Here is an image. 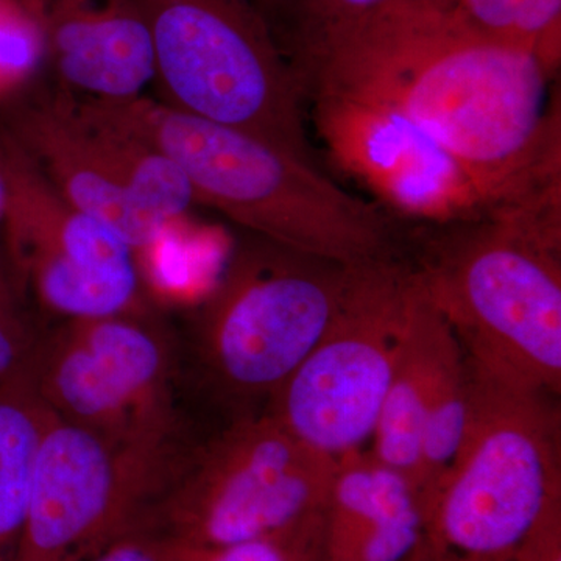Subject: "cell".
<instances>
[{
	"mask_svg": "<svg viewBox=\"0 0 561 561\" xmlns=\"http://www.w3.org/2000/svg\"><path fill=\"white\" fill-rule=\"evenodd\" d=\"M311 99L332 160L368 187L387 214L416 225L485 216V201L471 176L400 113L339 95Z\"/></svg>",
	"mask_w": 561,
	"mask_h": 561,
	"instance_id": "obj_12",
	"label": "cell"
},
{
	"mask_svg": "<svg viewBox=\"0 0 561 561\" xmlns=\"http://www.w3.org/2000/svg\"><path fill=\"white\" fill-rule=\"evenodd\" d=\"M460 2L461 0H400L397 5L408 7V9L421 11V13L448 16Z\"/></svg>",
	"mask_w": 561,
	"mask_h": 561,
	"instance_id": "obj_27",
	"label": "cell"
},
{
	"mask_svg": "<svg viewBox=\"0 0 561 561\" xmlns=\"http://www.w3.org/2000/svg\"><path fill=\"white\" fill-rule=\"evenodd\" d=\"M58 84L90 101L140 98L154 81L149 28L135 0H28Z\"/></svg>",
	"mask_w": 561,
	"mask_h": 561,
	"instance_id": "obj_14",
	"label": "cell"
},
{
	"mask_svg": "<svg viewBox=\"0 0 561 561\" xmlns=\"http://www.w3.org/2000/svg\"><path fill=\"white\" fill-rule=\"evenodd\" d=\"M5 260L18 287L66 320L147 313L135 254L105 224L70 205L0 130Z\"/></svg>",
	"mask_w": 561,
	"mask_h": 561,
	"instance_id": "obj_10",
	"label": "cell"
},
{
	"mask_svg": "<svg viewBox=\"0 0 561 561\" xmlns=\"http://www.w3.org/2000/svg\"><path fill=\"white\" fill-rule=\"evenodd\" d=\"M523 0H461L449 20L463 31L511 43L516 10Z\"/></svg>",
	"mask_w": 561,
	"mask_h": 561,
	"instance_id": "obj_24",
	"label": "cell"
},
{
	"mask_svg": "<svg viewBox=\"0 0 561 561\" xmlns=\"http://www.w3.org/2000/svg\"><path fill=\"white\" fill-rule=\"evenodd\" d=\"M31 360L0 383V561L16 556L36 453L50 413L36 389Z\"/></svg>",
	"mask_w": 561,
	"mask_h": 561,
	"instance_id": "obj_17",
	"label": "cell"
},
{
	"mask_svg": "<svg viewBox=\"0 0 561 561\" xmlns=\"http://www.w3.org/2000/svg\"><path fill=\"white\" fill-rule=\"evenodd\" d=\"M46 61V38L32 3L0 0V103L28 91Z\"/></svg>",
	"mask_w": 561,
	"mask_h": 561,
	"instance_id": "obj_21",
	"label": "cell"
},
{
	"mask_svg": "<svg viewBox=\"0 0 561 561\" xmlns=\"http://www.w3.org/2000/svg\"><path fill=\"white\" fill-rule=\"evenodd\" d=\"M80 106L111 165L135 201L158 219H183L195 197L179 165L157 147L92 113L83 101Z\"/></svg>",
	"mask_w": 561,
	"mask_h": 561,
	"instance_id": "obj_19",
	"label": "cell"
},
{
	"mask_svg": "<svg viewBox=\"0 0 561 561\" xmlns=\"http://www.w3.org/2000/svg\"><path fill=\"white\" fill-rule=\"evenodd\" d=\"M552 77L522 46L394 5L324 51L300 81L305 98L339 95L400 113L459 162L493 214L561 187Z\"/></svg>",
	"mask_w": 561,
	"mask_h": 561,
	"instance_id": "obj_1",
	"label": "cell"
},
{
	"mask_svg": "<svg viewBox=\"0 0 561 561\" xmlns=\"http://www.w3.org/2000/svg\"><path fill=\"white\" fill-rule=\"evenodd\" d=\"M165 561H168V560H165Z\"/></svg>",
	"mask_w": 561,
	"mask_h": 561,
	"instance_id": "obj_30",
	"label": "cell"
},
{
	"mask_svg": "<svg viewBox=\"0 0 561 561\" xmlns=\"http://www.w3.org/2000/svg\"><path fill=\"white\" fill-rule=\"evenodd\" d=\"M171 443L121 442L49 413L14 561H83L147 527Z\"/></svg>",
	"mask_w": 561,
	"mask_h": 561,
	"instance_id": "obj_9",
	"label": "cell"
},
{
	"mask_svg": "<svg viewBox=\"0 0 561 561\" xmlns=\"http://www.w3.org/2000/svg\"><path fill=\"white\" fill-rule=\"evenodd\" d=\"M453 328L412 268L400 351L368 449L421 493V431L435 367ZM423 497V496H421Z\"/></svg>",
	"mask_w": 561,
	"mask_h": 561,
	"instance_id": "obj_16",
	"label": "cell"
},
{
	"mask_svg": "<svg viewBox=\"0 0 561 561\" xmlns=\"http://www.w3.org/2000/svg\"><path fill=\"white\" fill-rule=\"evenodd\" d=\"M335 467L267 411L242 413L172 478L147 527L190 546L278 534L321 512Z\"/></svg>",
	"mask_w": 561,
	"mask_h": 561,
	"instance_id": "obj_7",
	"label": "cell"
},
{
	"mask_svg": "<svg viewBox=\"0 0 561 561\" xmlns=\"http://www.w3.org/2000/svg\"><path fill=\"white\" fill-rule=\"evenodd\" d=\"M31 364L58 419L114 440L171 443V362L147 313L66 320Z\"/></svg>",
	"mask_w": 561,
	"mask_h": 561,
	"instance_id": "obj_11",
	"label": "cell"
},
{
	"mask_svg": "<svg viewBox=\"0 0 561 561\" xmlns=\"http://www.w3.org/2000/svg\"><path fill=\"white\" fill-rule=\"evenodd\" d=\"M251 2L264 14L265 20H267L272 27L273 20L286 16L291 0H251Z\"/></svg>",
	"mask_w": 561,
	"mask_h": 561,
	"instance_id": "obj_28",
	"label": "cell"
},
{
	"mask_svg": "<svg viewBox=\"0 0 561 561\" xmlns=\"http://www.w3.org/2000/svg\"><path fill=\"white\" fill-rule=\"evenodd\" d=\"M135 2L149 28L162 103L313 162L300 81L251 0Z\"/></svg>",
	"mask_w": 561,
	"mask_h": 561,
	"instance_id": "obj_5",
	"label": "cell"
},
{
	"mask_svg": "<svg viewBox=\"0 0 561 561\" xmlns=\"http://www.w3.org/2000/svg\"><path fill=\"white\" fill-rule=\"evenodd\" d=\"M471 419L467 356L456 334L443 346L421 431V496L424 508L459 456Z\"/></svg>",
	"mask_w": 561,
	"mask_h": 561,
	"instance_id": "obj_18",
	"label": "cell"
},
{
	"mask_svg": "<svg viewBox=\"0 0 561 561\" xmlns=\"http://www.w3.org/2000/svg\"><path fill=\"white\" fill-rule=\"evenodd\" d=\"M3 209H5V181H3L2 171H0V224H2Z\"/></svg>",
	"mask_w": 561,
	"mask_h": 561,
	"instance_id": "obj_29",
	"label": "cell"
},
{
	"mask_svg": "<svg viewBox=\"0 0 561 561\" xmlns=\"http://www.w3.org/2000/svg\"><path fill=\"white\" fill-rule=\"evenodd\" d=\"M319 561H427L426 508L415 483L368 448L337 459L321 508Z\"/></svg>",
	"mask_w": 561,
	"mask_h": 561,
	"instance_id": "obj_15",
	"label": "cell"
},
{
	"mask_svg": "<svg viewBox=\"0 0 561 561\" xmlns=\"http://www.w3.org/2000/svg\"><path fill=\"white\" fill-rule=\"evenodd\" d=\"M465 356L470 426L426 507L427 561H518L561 518L560 397Z\"/></svg>",
	"mask_w": 561,
	"mask_h": 561,
	"instance_id": "obj_3",
	"label": "cell"
},
{
	"mask_svg": "<svg viewBox=\"0 0 561 561\" xmlns=\"http://www.w3.org/2000/svg\"><path fill=\"white\" fill-rule=\"evenodd\" d=\"M16 280L13 278L0 250V383L20 371L36 348L31 328L18 298Z\"/></svg>",
	"mask_w": 561,
	"mask_h": 561,
	"instance_id": "obj_23",
	"label": "cell"
},
{
	"mask_svg": "<svg viewBox=\"0 0 561 561\" xmlns=\"http://www.w3.org/2000/svg\"><path fill=\"white\" fill-rule=\"evenodd\" d=\"M402 254L356 265L319 343L265 405L313 451L341 459L370 445L389 390L411 287Z\"/></svg>",
	"mask_w": 561,
	"mask_h": 561,
	"instance_id": "obj_8",
	"label": "cell"
},
{
	"mask_svg": "<svg viewBox=\"0 0 561 561\" xmlns=\"http://www.w3.org/2000/svg\"><path fill=\"white\" fill-rule=\"evenodd\" d=\"M518 561H561V518L549 524Z\"/></svg>",
	"mask_w": 561,
	"mask_h": 561,
	"instance_id": "obj_26",
	"label": "cell"
},
{
	"mask_svg": "<svg viewBox=\"0 0 561 561\" xmlns=\"http://www.w3.org/2000/svg\"><path fill=\"white\" fill-rule=\"evenodd\" d=\"M21 98L3 130L70 205L110 227L135 256L146 250L172 221L144 209L122 183L79 95L58 84Z\"/></svg>",
	"mask_w": 561,
	"mask_h": 561,
	"instance_id": "obj_13",
	"label": "cell"
},
{
	"mask_svg": "<svg viewBox=\"0 0 561 561\" xmlns=\"http://www.w3.org/2000/svg\"><path fill=\"white\" fill-rule=\"evenodd\" d=\"M250 236L198 301V343L225 393L268 402L330 327L353 267Z\"/></svg>",
	"mask_w": 561,
	"mask_h": 561,
	"instance_id": "obj_6",
	"label": "cell"
},
{
	"mask_svg": "<svg viewBox=\"0 0 561 561\" xmlns=\"http://www.w3.org/2000/svg\"><path fill=\"white\" fill-rule=\"evenodd\" d=\"M400 0H291L284 20L290 22L286 57L295 76L324 51L348 38L397 5Z\"/></svg>",
	"mask_w": 561,
	"mask_h": 561,
	"instance_id": "obj_20",
	"label": "cell"
},
{
	"mask_svg": "<svg viewBox=\"0 0 561 561\" xmlns=\"http://www.w3.org/2000/svg\"><path fill=\"white\" fill-rule=\"evenodd\" d=\"M413 272L468 356L561 393V250L490 217L416 225Z\"/></svg>",
	"mask_w": 561,
	"mask_h": 561,
	"instance_id": "obj_4",
	"label": "cell"
},
{
	"mask_svg": "<svg viewBox=\"0 0 561 561\" xmlns=\"http://www.w3.org/2000/svg\"><path fill=\"white\" fill-rule=\"evenodd\" d=\"M83 102L171 158L195 203L219 209L250 234L348 267L401 253L389 214L343 191L313 162L260 136L144 95Z\"/></svg>",
	"mask_w": 561,
	"mask_h": 561,
	"instance_id": "obj_2",
	"label": "cell"
},
{
	"mask_svg": "<svg viewBox=\"0 0 561 561\" xmlns=\"http://www.w3.org/2000/svg\"><path fill=\"white\" fill-rule=\"evenodd\" d=\"M321 512L298 526L224 546L162 540L168 561H319Z\"/></svg>",
	"mask_w": 561,
	"mask_h": 561,
	"instance_id": "obj_22",
	"label": "cell"
},
{
	"mask_svg": "<svg viewBox=\"0 0 561 561\" xmlns=\"http://www.w3.org/2000/svg\"><path fill=\"white\" fill-rule=\"evenodd\" d=\"M83 561H165L160 535L140 527Z\"/></svg>",
	"mask_w": 561,
	"mask_h": 561,
	"instance_id": "obj_25",
	"label": "cell"
}]
</instances>
